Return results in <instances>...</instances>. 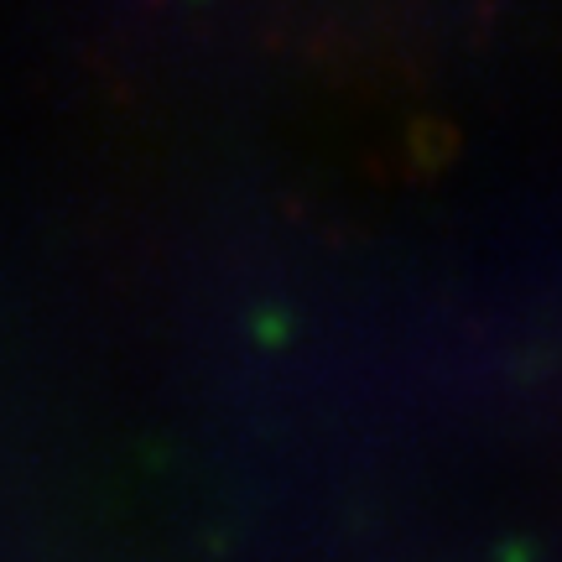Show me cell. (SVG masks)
<instances>
[]
</instances>
